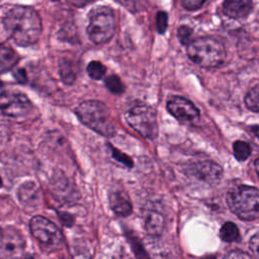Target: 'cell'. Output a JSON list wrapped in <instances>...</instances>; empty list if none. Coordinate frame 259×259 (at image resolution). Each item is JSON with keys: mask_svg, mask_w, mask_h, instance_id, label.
I'll use <instances>...</instances> for the list:
<instances>
[{"mask_svg": "<svg viewBox=\"0 0 259 259\" xmlns=\"http://www.w3.org/2000/svg\"><path fill=\"white\" fill-rule=\"evenodd\" d=\"M3 24L12 40L21 47L33 45L41 32V19L29 6L16 5L10 8L3 18Z\"/></svg>", "mask_w": 259, "mask_h": 259, "instance_id": "cell-1", "label": "cell"}, {"mask_svg": "<svg viewBox=\"0 0 259 259\" xmlns=\"http://www.w3.org/2000/svg\"><path fill=\"white\" fill-rule=\"evenodd\" d=\"M75 112L81 122L101 136L112 137L116 132L111 113L101 101H83L77 106Z\"/></svg>", "mask_w": 259, "mask_h": 259, "instance_id": "cell-2", "label": "cell"}, {"mask_svg": "<svg viewBox=\"0 0 259 259\" xmlns=\"http://www.w3.org/2000/svg\"><path fill=\"white\" fill-rule=\"evenodd\" d=\"M186 51L194 63L206 69L218 68L226 59L224 46L218 39L209 36L198 37L189 41Z\"/></svg>", "mask_w": 259, "mask_h": 259, "instance_id": "cell-3", "label": "cell"}, {"mask_svg": "<svg viewBox=\"0 0 259 259\" xmlns=\"http://www.w3.org/2000/svg\"><path fill=\"white\" fill-rule=\"evenodd\" d=\"M227 202L230 209L241 220L251 221L259 218V189L239 185L229 190Z\"/></svg>", "mask_w": 259, "mask_h": 259, "instance_id": "cell-4", "label": "cell"}, {"mask_svg": "<svg viewBox=\"0 0 259 259\" xmlns=\"http://www.w3.org/2000/svg\"><path fill=\"white\" fill-rule=\"evenodd\" d=\"M87 34L91 41L103 45L109 41L116 27L113 10L108 6H98L92 9L88 15Z\"/></svg>", "mask_w": 259, "mask_h": 259, "instance_id": "cell-5", "label": "cell"}, {"mask_svg": "<svg viewBox=\"0 0 259 259\" xmlns=\"http://www.w3.org/2000/svg\"><path fill=\"white\" fill-rule=\"evenodd\" d=\"M127 124L147 139H155L158 135V121L155 109L146 104H138L124 113Z\"/></svg>", "mask_w": 259, "mask_h": 259, "instance_id": "cell-6", "label": "cell"}, {"mask_svg": "<svg viewBox=\"0 0 259 259\" xmlns=\"http://www.w3.org/2000/svg\"><path fill=\"white\" fill-rule=\"evenodd\" d=\"M32 109L30 100L21 92L4 91L0 93V110L8 117L27 116Z\"/></svg>", "mask_w": 259, "mask_h": 259, "instance_id": "cell-7", "label": "cell"}, {"mask_svg": "<svg viewBox=\"0 0 259 259\" xmlns=\"http://www.w3.org/2000/svg\"><path fill=\"white\" fill-rule=\"evenodd\" d=\"M25 241L13 227L0 228V259H19L23 255Z\"/></svg>", "mask_w": 259, "mask_h": 259, "instance_id": "cell-8", "label": "cell"}, {"mask_svg": "<svg viewBox=\"0 0 259 259\" xmlns=\"http://www.w3.org/2000/svg\"><path fill=\"white\" fill-rule=\"evenodd\" d=\"M29 228L32 236L42 244L55 246L60 244L63 239L60 229L45 217H33L30 220Z\"/></svg>", "mask_w": 259, "mask_h": 259, "instance_id": "cell-9", "label": "cell"}, {"mask_svg": "<svg viewBox=\"0 0 259 259\" xmlns=\"http://www.w3.org/2000/svg\"><path fill=\"white\" fill-rule=\"evenodd\" d=\"M168 111L181 122H190L198 117L199 111L196 106L186 98L173 96L167 102Z\"/></svg>", "mask_w": 259, "mask_h": 259, "instance_id": "cell-10", "label": "cell"}, {"mask_svg": "<svg viewBox=\"0 0 259 259\" xmlns=\"http://www.w3.org/2000/svg\"><path fill=\"white\" fill-rule=\"evenodd\" d=\"M190 171L195 178L209 185L218 184L223 176L222 167L210 161L196 163L191 167Z\"/></svg>", "mask_w": 259, "mask_h": 259, "instance_id": "cell-11", "label": "cell"}, {"mask_svg": "<svg viewBox=\"0 0 259 259\" xmlns=\"http://www.w3.org/2000/svg\"><path fill=\"white\" fill-rule=\"evenodd\" d=\"M252 8V0H225L223 10L231 18H243L247 16Z\"/></svg>", "mask_w": 259, "mask_h": 259, "instance_id": "cell-12", "label": "cell"}, {"mask_svg": "<svg viewBox=\"0 0 259 259\" xmlns=\"http://www.w3.org/2000/svg\"><path fill=\"white\" fill-rule=\"evenodd\" d=\"M19 200L28 206L35 205L39 201L40 193L37 186L32 182H25L18 188Z\"/></svg>", "mask_w": 259, "mask_h": 259, "instance_id": "cell-13", "label": "cell"}, {"mask_svg": "<svg viewBox=\"0 0 259 259\" xmlns=\"http://www.w3.org/2000/svg\"><path fill=\"white\" fill-rule=\"evenodd\" d=\"M109 204L111 209L118 215H127L132 212V204L125 194L115 191L109 195Z\"/></svg>", "mask_w": 259, "mask_h": 259, "instance_id": "cell-14", "label": "cell"}, {"mask_svg": "<svg viewBox=\"0 0 259 259\" xmlns=\"http://www.w3.org/2000/svg\"><path fill=\"white\" fill-rule=\"evenodd\" d=\"M145 229L149 235L160 236L164 229L163 215L155 210L149 211L145 217Z\"/></svg>", "mask_w": 259, "mask_h": 259, "instance_id": "cell-15", "label": "cell"}, {"mask_svg": "<svg viewBox=\"0 0 259 259\" xmlns=\"http://www.w3.org/2000/svg\"><path fill=\"white\" fill-rule=\"evenodd\" d=\"M19 57L10 47L0 45V73L13 69Z\"/></svg>", "mask_w": 259, "mask_h": 259, "instance_id": "cell-16", "label": "cell"}, {"mask_svg": "<svg viewBox=\"0 0 259 259\" xmlns=\"http://www.w3.org/2000/svg\"><path fill=\"white\" fill-rule=\"evenodd\" d=\"M220 236L222 240L226 242H234L239 238L238 227L231 222H228L223 225L220 231Z\"/></svg>", "mask_w": 259, "mask_h": 259, "instance_id": "cell-17", "label": "cell"}, {"mask_svg": "<svg viewBox=\"0 0 259 259\" xmlns=\"http://www.w3.org/2000/svg\"><path fill=\"white\" fill-rule=\"evenodd\" d=\"M234 155L238 161H245L251 154V148L248 143L244 141H237L233 145Z\"/></svg>", "mask_w": 259, "mask_h": 259, "instance_id": "cell-18", "label": "cell"}, {"mask_svg": "<svg viewBox=\"0 0 259 259\" xmlns=\"http://www.w3.org/2000/svg\"><path fill=\"white\" fill-rule=\"evenodd\" d=\"M87 73L90 78L94 80H99L103 78L106 74V68L102 63L98 61H92L87 66Z\"/></svg>", "mask_w": 259, "mask_h": 259, "instance_id": "cell-19", "label": "cell"}, {"mask_svg": "<svg viewBox=\"0 0 259 259\" xmlns=\"http://www.w3.org/2000/svg\"><path fill=\"white\" fill-rule=\"evenodd\" d=\"M245 103L249 109L259 112V85H256L247 93Z\"/></svg>", "mask_w": 259, "mask_h": 259, "instance_id": "cell-20", "label": "cell"}, {"mask_svg": "<svg viewBox=\"0 0 259 259\" xmlns=\"http://www.w3.org/2000/svg\"><path fill=\"white\" fill-rule=\"evenodd\" d=\"M105 86L106 88L113 94H121L124 91V86L118 76L111 75L105 78Z\"/></svg>", "mask_w": 259, "mask_h": 259, "instance_id": "cell-21", "label": "cell"}, {"mask_svg": "<svg viewBox=\"0 0 259 259\" xmlns=\"http://www.w3.org/2000/svg\"><path fill=\"white\" fill-rule=\"evenodd\" d=\"M7 117L0 110V144L8 141L11 136V126Z\"/></svg>", "mask_w": 259, "mask_h": 259, "instance_id": "cell-22", "label": "cell"}, {"mask_svg": "<svg viewBox=\"0 0 259 259\" xmlns=\"http://www.w3.org/2000/svg\"><path fill=\"white\" fill-rule=\"evenodd\" d=\"M60 74H61V77H62L63 81L67 84H72L76 79L73 69H71L68 66L66 67V66L62 65L61 69H60Z\"/></svg>", "mask_w": 259, "mask_h": 259, "instance_id": "cell-23", "label": "cell"}, {"mask_svg": "<svg viewBox=\"0 0 259 259\" xmlns=\"http://www.w3.org/2000/svg\"><path fill=\"white\" fill-rule=\"evenodd\" d=\"M109 148L111 149V154L113 156L114 159H116L118 162H121L122 164H124L125 166H128V167H132L133 166V162L132 160L130 159V157H127L125 154L121 153L119 150L113 148L112 146H109Z\"/></svg>", "mask_w": 259, "mask_h": 259, "instance_id": "cell-24", "label": "cell"}, {"mask_svg": "<svg viewBox=\"0 0 259 259\" xmlns=\"http://www.w3.org/2000/svg\"><path fill=\"white\" fill-rule=\"evenodd\" d=\"M192 33V29L189 28L188 26H185V25H182L178 28V31H177V34H178V38L180 40V42L182 45H188L189 44V38H190V35Z\"/></svg>", "mask_w": 259, "mask_h": 259, "instance_id": "cell-25", "label": "cell"}, {"mask_svg": "<svg viewBox=\"0 0 259 259\" xmlns=\"http://www.w3.org/2000/svg\"><path fill=\"white\" fill-rule=\"evenodd\" d=\"M168 24V15L167 13L161 11L157 15V29L160 33L165 32Z\"/></svg>", "mask_w": 259, "mask_h": 259, "instance_id": "cell-26", "label": "cell"}, {"mask_svg": "<svg viewBox=\"0 0 259 259\" xmlns=\"http://www.w3.org/2000/svg\"><path fill=\"white\" fill-rule=\"evenodd\" d=\"M250 249L256 259H259V233L255 234L250 240Z\"/></svg>", "mask_w": 259, "mask_h": 259, "instance_id": "cell-27", "label": "cell"}, {"mask_svg": "<svg viewBox=\"0 0 259 259\" xmlns=\"http://www.w3.org/2000/svg\"><path fill=\"white\" fill-rule=\"evenodd\" d=\"M223 259H251L250 256L240 250H233L229 252Z\"/></svg>", "mask_w": 259, "mask_h": 259, "instance_id": "cell-28", "label": "cell"}, {"mask_svg": "<svg viewBox=\"0 0 259 259\" xmlns=\"http://www.w3.org/2000/svg\"><path fill=\"white\" fill-rule=\"evenodd\" d=\"M205 0H181L182 5L188 10H195L199 8Z\"/></svg>", "mask_w": 259, "mask_h": 259, "instance_id": "cell-29", "label": "cell"}, {"mask_svg": "<svg viewBox=\"0 0 259 259\" xmlns=\"http://www.w3.org/2000/svg\"><path fill=\"white\" fill-rule=\"evenodd\" d=\"M14 74V77L16 78V80L20 83H24L26 82V74L24 72L23 69H17V70H14L13 72Z\"/></svg>", "mask_w": 259, "mask_h": 259, "instance_id": "cell-30", "label": "cell"}, {"mask_svg": "<svg viewBox=\"0 0 259 259\" xmlns=\"http://www.w3.org/2000/svg\"><path fill=\"white\" fill-rule=\"evenodd\" d=\"M250 130L259 139V125H253V126H251Z\"/></svg>", "mask_w": 259, "mask_h": 259, "instance_id": "cell-31", "label": "cell"}, {"mask_svg": "<svg viewBox=\"0 0 259 259\" xmlns=\"http://www.w3.org/2000/svg\"><path fill=\"white\" fill-rule=\"evenodd\" d=\"M255 169H256V172H257V174L259 176V158L255 161Z\"/></svg>", "mask_w": 259, "mask_h": 259, "instance_id": "cell-32", "label": "cell"}, {"mask_svg": "<svg viewBox=\"0 0 259 259\" xmlns=\"http://www.w3.org/2000/svg\"><path fill=\"white\" fill-rule=\"evenodd\" d=\"M73 3H75V5H79L80 3H84L86 2L87 0H71Z\"/></svg>", "mask_w": 259, "mask_h": 259, "instance_id": "cell-33", "label": "cell"}, {"mask_svg": "<svg viewBox=\"0 0 259 259\" xmlns=\"http://www.w3.org/2000/svg\"><path fill=\"white\" fill-rule=\"evenodd\" d=\"M202 259H214V258H212V257H205V258H202Z\"/></svg>", "mask_w": 259, "mask_h": 259, "instance_id": "cell-34", "label": "cell"}, {"mask_svg": "<svg viewBox=\"0 0 259 259\" xmlns=\"http://www.w3.org/2000/svg\"><path fill=\"white\" fill-rule=\"evenodd\" d=\"M2 186V179H1V177H0V187Z\"/></svg>", "mask_w": 259, "mask_h": 259, "instance_id": "cell-35", "label": "cell"}, {"mask_svg": "<svg viewBox=\"0 0 259 259\" xmlns=\"http://www.w3.org/2000/svg\"><path fill=\"white\" fill-rule=\"evenodd\" d=\"M1 87H2V82L0 81V88H1Z\"/></svg>", "mask_w": 259, "mask_h": 259, "instance_id": "cell-36", "label": "cell"}]
</instances>
